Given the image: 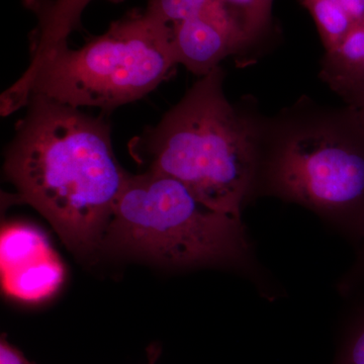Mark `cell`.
I'll list each match as a JSON object with an SVG mask.
<instances>
[{
    "label": "cell",
    "mask_w": 364,
    "mask_h": 364,
    "mask_svg": "<svg viewBox=\"0 0 364 364\" xmlns=\"http://www.w3.org/2000/svg\"><path fill=\"white\" fill-rule=\"evenodd\" d=\"M92 0H23L38 18L31 37V60L40 58L60 45L66 44L73 31L80 30L81 16ZM121 4L124 0H107Z\"/></svg>",
    "instance_id": "cell-7"
},
{
    "label": "cell",
    "mask_w": 364,
    "mask_h": 364,
    "mask_svg": "<svg viewBox=\"0 0 364 364\" xmlns=\"http://www.w3.org/2000/svg\"><path fill=\"white\" fill-rule=\"evenodd\" d=\"M53 253L54 250L47 237L38 228L23 223H14L2 228L0 238L1 273L13 272Z\"/></svg>",
    "instance_id": "cell-9"
},
{
    "label": "cell",
    "mask_w": 364,
    "mask_h": 364,
    "mask_svg": "<svg viewBox=\"0 0 364 364\" xmlns=\"http://www.w3.org/2000/svg\"><path fill=\"white\" fill-rule=\"evenodd\" d=\"M241 21L251 41L262 35L270 23L272 13L261 0H221Z\"/></svg>",
    "instance_id": "cell-12"
},
{
    "label": "cell",
    "mask_w": 364,
    "mask_h": 364,
    "mask_svg": "<svg viewBox=\"0 0 364 364\" xmlns=\"http://www.w3.org/2000/svg\"><path fill=\"white\" fill-rule=\"evenodd\" d=\"M223 82L219 66L129 148L145 171L173 177L208 207L241 219L263 136L258 124L228 100Z\"/></svg>",
    "instance_id": "cell-2"
},
{
    "label": "cell",
    "mask_w": 364,
    "mask_h": 364,
    "mask_svg": "<svg viewBox=\"0 0 364 364\" xmlns=\"http://www.w3.org/2000/svg\"><path fill=\"white\" fill-rule=\"evenodd\" d=\"M317 26L326 53L334 51L358 25L334 0H301Z\"/></svg>",
    "instance_id": "cell-10"
},
{
    "label": "cell",
    "mask_w": 364,
    "mask_h": 364,
    "mask_svg": "<svg viewBox=\"0 0 364 364\" xmlns=\"http://www.w3.org/2000/svg\"><path fill=\"white\" fill-rule=\"evenodd\" d=\"M176 65L171 26L132 11L79 49L66 43L32 60L2 93L1 114L26 107L31 95L111 112L154 90Z\"/></svg>",
    "instance_id": "cell-3"
},
{
    "label": "cell",
    "mask_w": 364,
    "mask_h": 364,
    "mask_svg": "<svg viewBox=\"0 0 364 364\" xmlns=\"http://www.w3.org/2000/svg\"><path fill=\"white\" fill-rule=\"evenodd\" d=\"M349 104H350V107L348 109L349 112L353 114L356 121L363 127L364 130V91L350 100Z\"/></svg>",
    "instance_id": "cell-15"
},
{
    "label": "cell",
    "mask_w": 364,
    "mask_h": 364,
    "mask_svg": "<svg viewBox=\"0 0 364 364\" xmlns=\"http://www.w3.org/2000/svg\"><path fill=\"white\" fill-rule=\"evenodd\" d=\"M339 364H364V311L351 327Z\"/></svg>",
    "instance_id": "cell-13"
},
{
    "label": "cell",
    "mask_w": 364,
    "mask_h": 364,
    "mask_svg": "<svg viewBox=\"0 0 364 364\" xmlns=\"http://www.w3.org/2000/svg\"><path fill=\"white\" fill-rule=\"evenodd\" d=\"M270 168L282 195L331 210L364 236V130L350 112L284 132Z\"/></svg>",
    "instance_id": "cell-5"
},
{
    "label": "cell",
    "mask_w": 364,
    "mask_h": 364,
    "mask_svg": "<svg viewBox=\"0 0 364 364\" xmlns=\"http://www.w3.org/2000/svg\"><path fill=\"white\" fill-rule=\"evenodd\" d=\"M0 364H35L31 363L14 345L9 344L6 335L0 340Z\"/></svg>",
    "instance_id": "cell-14"
},
{
    "label": "cell",
    "mask_w": 364,
    "mask_h": 364,
    "mask_svg": "<svg viewBox=\"0 0 364 364\" xmlns=\"http://www.w3.org/2000/svg\"><path fill=\"white\" fill-rule=\"evenodd\" d=\"M4 159L21 203L44 215L67 248L85 256L102 247L130 173L117 161L102 117L31 95Z\"/></svg>",
    "instance_id": "cell-1"
},
{
    "label": "cell",
    "mask_w": 364,
    "mask_h": 364,
    "mask_svg": "<svg viewBox=\"0 0 364 364\" xmlns=\"http://www.w3.org/2000/svg\"><path fill=\"white\" fill-rule=\"evenodd\" d=\"M213 0H147L146 14L167 26L176 25L203 11Z\"/></svg>",
    "instance_id": "cell-11"
},
{
    "label": "cell",
    "mask_w": 364,
    "mask_h": 364,
    "mask_svg": "<svg viewBox=\"0 0 364 364\" xmlns=\"http://www.w3.org/2000/svg\"><path fill=\"white\" fill-rule=\"evenodd\" d=\"M261 1H262L264 6L267 7V11H269L270 13H272L273 0H261Z\"/></svg>",
    "instance_id": "cell-16"
},
{
    "label": "cell",
    "mask_w": 364,
    "mask_h": 364,
    "mask_svg": "<svg viewBox=\"0 0 364 364\" xmlns=\"http://www.w3.org/2000/svg\"><path fill=\"white\" fill-rule=\"evenodd\" d=\"M170 26L177 65L200 77L252 42L238 16L221 0H213L200 14Z\"/></svg>",
    "instance_id": "cell-6"
},
{
    "label": "cell",
    "mask_w": 364,
    "mask_h": 364,
    "mask_svg": "<svg viewBox=\"0 0 364 364\" xmlns=\"http://www.w3.org/2000/svg\"><path fill=\"white\" fill-rule=\"evenodd\" d=\"M63 277V267L55 252L13 272L1 273L6 293L26 301L49 298L61 286Z\"/></svg>",
    "instance_id": "cell-8"
},
{
    "label": "cell",
    "mask_w": 364,
    "mask_h": 364,
    "mask_svg": "<svg viewBox=\"0 0 364 364\" xmlns=\"http://www.w3.org/2000/svg\"><path fill=\"white\" fill-rule=\"evenodd\" d=\"M102 247L176 267L240 259L247 251L241 219L214 210L173 177L129 176Z\"/></svg>",
    "instance_id": "cell-4"
}]
</instances>
